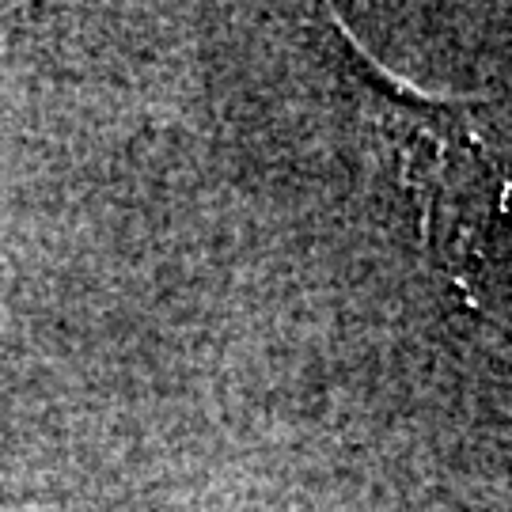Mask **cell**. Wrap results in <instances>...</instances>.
Instances as JSON below:
<instances>
[{"mask_svg":"<svg viewBox=\"0 0 512 512\" xmlns=\"http://www.w3.org/2000/svg\"><path fill=\"white\" fill-rule=\"evenodd\" d=\"M387 129L403 141L406 171L418 175L421 228L429 251H444L448 270L463 266V255L475 251L482 224L497 205L494 164L486 160L471 126L459 110H440L437 103H403L384 92Z\"/></svg>","mask_w":512,"mask_h":512,"instance_id":"6da1fadb","label":"cell"}]
</instances>
